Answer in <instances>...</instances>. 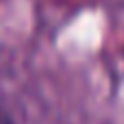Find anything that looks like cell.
<instances>
[{
  "label": "cell",
  "instance_id": "cell-1",
  "mask_svg": "<svg viewBox=\"0 0 124 124\" xmlns=\"http://www.w3.org/2000/svg\"><path fill=\"white\" fill-rule=\"evenodd\" d=\"M0 124H11V120H9V118H7L2 111H0Z\"/></svg>",
  "mask_w": 124,
  "mask_h": 124
}]
</instances>
